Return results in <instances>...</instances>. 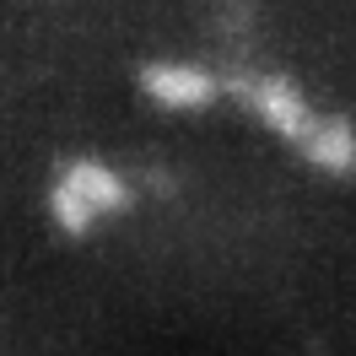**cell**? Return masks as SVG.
<instances>
[{
    "label": "cell",
    "mask_w": 356,
    "mask_h": 356,
    "mask_svg": "<svg viewBox=\"0 0 356 356\" xmlns=\"http://www.w3.org/2000/svg\"><path fill=\"white\" fill-rule=\"evenodd\" d=\"M44 211L54 232L65 238H92L108 222L135 211V184L124 178V168H113L108 156H70L49 173Z\"/></svg>",
    "instance_id": "obj_1"
},
{
    "label": "cell",
    "mask_w": 356,
    "mask_h": 356,
    "mask_svg": "<svg viewBox=\"0 0 356 356\" xmlns=\"http://www.w3.org/2000/svg\"><path fill=\"white\" fill-rule=\"evenodd\" d=\"M227 92L243 103V113L254 119V124H265L275 140H286L291 152L308 140L313 119H318V108H313V97L291 76H275V70H254V76H232L227 81Z\"/></svg>",
    "instance_id": "obj_2"
},
{
    "label": "cell",
    "mask_w": 356,
    "mask_h": 356,
    "mask_svg": "<svg viewBox=\"0 0 356 356\" xmlns=\"http://www.w3.org/2000/svg\"><path fill=\"white\" fill-rule=\"evenodd\" d=\"M135 87L162 113H200L227 92V76H216V70L200 65V60H173V54H168V60H146L140 76H135Z\"/></svg>",
    "instance_id": "obj_3"
},
{
    "label": "cell",
    "mask_w": 356,
    "mask_h": 356,
    "mask_svg": "<svg viewBox=\"0 0 356 356\" xmlns=\"http://www.w3.org/2000/svg\"><path fill=\"white\" fill-rule=\"evenodd\" d=\"M297 156L308 162L313 173H324V178H356V124L346 119V113H324L318 108V119H313L308 140L297 146Z\"/></svg>",
    "instance_id": "obj_4"
}]
</instances>
